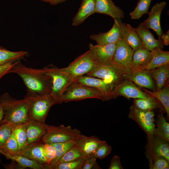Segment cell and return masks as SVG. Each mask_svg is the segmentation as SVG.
<instances>
[{
  "mask_svg": "<svg viewBox=\"0 0 169 169\" xmlns=\"http://www.w3.org/2000/svg\"><path fill=\"white\" fill-rule=\"evenodd\" d=\"M10 73L17 74L22 79L27 89L25 97L50 94L52 79L47 74L45 67L39 69L28 67L19 60Z\"/></svg>",
  "mask_w": 169,
  "mask_h": 169,
  "instance_id": "1",
  "label": "cell"
},
{
  "mask_svg": "<svg viewBox=\"0 0 169 169\" xmlns=\"http://www.w3.org/2000/svg\"><path fill=\"white\" fill-rule=\"evenodd\" d=\"M0 100L3 112V117L0 124L6 123L14 126L28 121L27 98L17 100L5 92L0 96Z\"/></svg>",
  "mask_w": 169,
  "mask_h": 169,
  "instance_id": "2",
  "label": "cell"
},
{
  "mask_svg": "<svg viewBox=\"0 0 169 169\" xmlns=\"http://www.w3.org/2000/svg\"><path fill=\"white\" fill-rule=\"evenodd\" d=\"M25 98L28 100V120L45 122L50 108L55 105L50 94Z\"/></svg>",
  "mask_w": 169,
  "mask_h": 169,
  "instance_id": "3",
  "label": "cell"
},
{
  "mask_svg": "<svg viewBox=\"0 0 169 169\" xmlns=\"http://www.w3.org/2000/svg\"><path fill=\"white\" fill-rule=\"evenodd\" d=\"M47 74L52 81L51 91L50 94L53 98L55 105L61 104L63 102V94L70 84L74 80L53 65L45 67Z\"/></svg>",
  "mask_w": 169,
  "mask_h": 169,
  "instance_id": "4",
  "label": "cell"
},
{
  "mask_svg": "<svg viewBox=\"0 0 169 169\" xmlns=\"http://www.w3.org/2000/svg\"><path fill=\"white\" fill-rule=\"evenodd\" d=\"M79 130L73 129L69 125H63L58 126L49 125L41 140L44 143L52 144L75 141L80 135Z\"/></svg>",
  "mask_w": 169,
  "mask_h": 169,
  "instance_id": "5",
  "label": "cell"
},
{
  "mask_svg": "<svg viewBox=\"0 0 169 169\" xmlns=\"http://www.w3.org/2000/svg\"><path fill=\"white\" fill-rule=\"evenodd\" d=\"M127 73L125 69L112 62L109 64L97 65L85 75L104 79L115 85L121 82Z\"/></svg>",
  "mask_w": 169,
  "mask_h": 169,
  "instance_id": "6",
  "label": "cell"
},
{
  "mask_svg": "<svg viewBox=\"0 0 169 169\" xmlns=\"http://www.w3.org/2000/svg\"><path fill=\"white\" fill-rule=\"evenodd\" d=\"M97 65L89 50L76 58L68 66L60 69L74 80L86 74Z\"/></svg>",
  "mask_w": 169,
  "mask_h": 169,
  "instance_id": "7",
  "label": "cell"
},
{
  "mask_svg": "<svg viewBox=\"0 0 169 169\" xmlns=\"http://www.w3.org/2000/svg\"><path fill=\"white\" fill-rule=\"evenodd\" d=\"M88 98L102 100L101 94L95 88L74 81L68 86L63 95V102L77 101Z\"/></svg>",
  "mask_w": 169,
  "mask_h": 169,
  "instance_id": "8",
  "label": "cell"
},
{
  "mask_svg": "<svg viewBox=\"0 0 169 169\" xmlns=\"http://www.w3.org/2000/svg\"><path fill=\"white\" fill-rule=\"evenodd\" d=\"M130 109L128 118L136 122L146 133L147 136L153 135L156 126L154 122V112L152 110H143L133 104L131 105Z\"/></svg>",
  "mask_w": 169,
  "mask_h": 169,
  "instance_id": "9",
  "label": "cell"
},
{
  "mask_svg": "<svg viewBox=\"0 0 169 169\" xmlns=\"http://www.w3.org/2000/svg\"><path fill=\"white\" fill-rule=\"evenodd\" d=\"M147 139L145 154L149 165L157 156H162L169 161V141L154 135L147 136Z\"/></svg>",
  "mask_w": 169,
  "mask_h": 169,
  "instance_id": "10",
  "label": "cell"
},
{
  "mask_svg": "<svg viewBox=\"0 0 169 169\" xmlns=\"http://www.w3.org/2000/svg\"><path fill=\"white\" fill-rule=\"evenodd\" d=\"M112 93L115 98L121 96L128 99L131 98L146 99L152 97L126 78L115 86Z\"/></svg>",
  "mask_w": 169,
  "mask_h": 169,
  "instance_id": "11",
  "label": "cell"
},
{
  "mask_svg": "<svg viewBox=\"0 0 169 169\" xmlns=\"http://www.w3.org/2000/svg\"><path fill=\"white\" fill-rule=\"evenodd\" d=\"M74 81L98 90L102 95V101L115 98L112 93L115 85L104 79L83 75L77 78Z\"/></svg>",
  "mask_w": 169,
  "mask_h": 169,
  "instance_id": "12",
  "label": "cell"
},
{
  "mask_svg": "<svg viewBox=\"0 0 169 169\" xmlns=\"http://www.w3.org/2000/svg\"><path fill=\"white\" fill-rule=\"evenodd\" d=\"M134 51L121 38L116 43L113 62L126 70L131 72Z\"/></svg>",
  "mask_w": 169,
  "mask_h": 169,
  "instance_id": "13",
  "label": "cell"
},
{
  "mask_svg": "<svg viewBox=\"0 0 169 169\" xmlns=\"http://www.w3.org/2000/svg\"><path fill=\"white\" fill-rule=\"evenodd\" d=\"M89 48L97 65L112 62L116 48V43L103 45L97 44L95 45L90 43Z\"/></svg>",
  "mask_w": 169,
  "mask_h": 169,
  "instance_id": "14",
  "label": "cell"
},
{
  "mask_svg": "<svg viewBox=\"0 0 169 169\" xmlns=\"http://www.w3.org/2000/svg\"><path fill=\"white\" fill-rule=\"evenodd\" d=\"M122 23L121 19H114L113 25L109 30L105 33L91 34L90 38L99 44L116 43L121 38Z\"/></svg>",
  "mask_w": 169,
  "mask_h": 169,
  "instance_id": "15",
  "label": "cell"
},
{
  "mask_svg": "<svg viewBox=\"0 0 169 169\" xmlns=\"http://www.w3.org/2000/svg\"><path fill=\"white\" fill-rule=\"evenodd\" d=\"M166 5L164 1L156 3L148 13L147 18L142 22L146 28L153 30L158 36V39H161V36L163 33L161 27L160 18L161 12Z\"/></svg>",
  "mask_w": 169,
  "mask_h": 169,
  "instance_id": "16",
  "label": "cell"
},
{
  "mask_svg": "<svg viewBox=\"0 0 169 169\" xmlns=\"http://www.w3.org/2000/svg\"><path fill=\"white\" fill-rule=\"evenodd\" d=\"M125 78L130 80L140 88L156 91L155 82L148 71L144 69L134 70L126 74Z\"/></svg>",
  "mask_w": 169,
  "mask_h": 169,
  "instance_id": "17",
  "label": "cell"
},
{
  "mask_svg": "<svg viewBox=\"0 0 169 169\" xmlns=\"http://www.w3.org/2000/svg\"><path fill=\"white\" fill-rule=\"evenodd\" d=\"M49 126V125L46 124L45 122L28 120L26 124L27 136L26 146L41 140Z\"/></svg>",
  "mask_w": 169,
  "mask_h": 169,
  "instance_id": "18",
  "label": "cell"
},
{
  "mask_svg": "<svg viewBox=\"0 0 169 169\" xmlns=\"http://www.w3.org/2000/svg\"><path fill=\"white\" fill-rule=\"evenodd\" d=\"M44 144L41 140L27 145L20 150L17 154L36 161L41 164L47 165L42 151Z\"/></svg>",
  "mask_w": 169,
  "mask_h": 169,
  "instance_id": "19",
  "label": "cell"
},
{
  "mask_svg": "<svg viewBox=\"0 0 169 169\" xmlns=\"http://www.w3.org/2000/svg\"><path fill=\"white\" fill-rule=\"evenodd\" d=\"M135 29L146 49L152 51L158 48L162 49L164 45L161 39H155L152 33L144 26L142 23Z\"/></svg>",
  "mask_w": 169,
  "mask_h": 169,
  "instance_id": "20",
  "label": "cell"
},
{
  "mask_svg": "<svg viewBox=\"0 0 169 169\" xmlns=\"http://www.w3.org/2000/svg\"><path fill=\"white\" fill-rule=\"evenodd\" d=\"M95 13L106 14L114 19L123 18L125 13L112 0H96Z\"/></svg>",
  "mask_w": 169,
  "mask_h": 169,
  "instance_id": "21",
  "label": "cell"
},
{
  "mask_svg": "<svg viewBox=\"0 0 169 169\" xmlns=\"http://www.w3.org/2000/svg\"><path fill=\"white\" fill-rule=\"evenodd\" d=\"M121 38L134 51L145 48L135 28L129 23H122Z\"/></svg>",
  "mask_w": 169,
  "mask_h": 169,
  "instance_id": "22",
  "label": "cell"
},
{
  "mask_svg": "<svg viewBox=\"0 0 169 169\" xmlns=\"http://www.w3.org/2000/svg\"><path fill=\"white\" fill-rule=\"evenodd\" d=\"M96 0H82L78 11L73 18L72 24L77 26L90 16L95 13Z\"/></svg>",
  "mask_w": 169,
  "mask_h": 169,
  "instance_id": "23",
  "label": "cell"
},
{
  "mask_svg": "<svg viewBox=\"0 0 169 169\" xmlns=\"http://www.w3.org/2000/svg\"><path fill=\"white\" fill-rule=\"evenodd\" d=\"M104 141L94 136H87L81 134L74 142L86 156L93 154L99 146Z\"/></svg>",
  "mask_w": 169,
  "mask_h": 169,
  "instance_id": "24",
  "label": "cell"
},
{
  "mask_svg": "<svg viewBox=\"0 0 169 169\" xmlns=\"http://www.w3.org/2000/svg\"><path fill=\"white\" fill-rule=\"evenodd\" d=\"M148 71L155 82L156 91L161 90L165 84H169V64L161 66Z\"/></svg>",
  "mask_w": 169,
  "mask_h": 169,
  "instance_id": "25",
  "label": "cell"
},
{
  "mask_svg": "<svg viewBox=\"0 0 169 169\" xmlns=\"http://www.w3.org/2000/svg\"><path fill=\"white\" fill-rule=\"evenodd\" d=\"M153 52L145 48L139 49L134 52L131 71L138 69L148 64L153 56Z\"/></svg>",
  "mask_w": 169,
  "mask_h": 169,
  "instance_id": "26",
  "label": "cell"
},
{
  "mask_svg": "<svg viewBox=\"0 0 169 169\" xmlns=\"http://www.w3.org/2000/svg\"><path fill=\"white\" fill-rule=\"evenodd\" d=\"M152 51L153 56L150 61L146 65L138 69H144L148 71L165 64H169V52L163 51L160 48Z\"/></svg>",
  "mask_w": 169,
  "mask_h": 169,
  "instance_id": "27",
  "label": "cell"
},
{
  "mask_svg": "<svg viewBox=\"0 0 169 169\" xmlns=\"http://www.w3.org/2000/svg\"><path fill=\"white\" fill-rule=\"evenodd\" d=\"M6 157L16 162L21 168L49 169V166L41 164L36 161L30 159L17 154H6Z\"/></svg>",
  "mask_w": 169,
  "mask_h": 169,
  "instance_id": "28",
  "label": "cell"
},
{
  "mask_svg": "<svg viewBox=\"0 0 169 169\" xmlns=\"http://www.w3.org/2000/svg\"><path fill=\"white\" fill-rule=\"evenodd\" d=\"M143 91L157 100L163 106L167 118H169V85L165 84L162 88L158 91H151L144 88H141Z\"/></svg>",
  "mask_w": 169,
  "mask_h": 169,
  "instance_id": "29",
  "label": "cell"
},
{
  "mask_svg": "<svg viewBox=\"0 0 169 169\" xmlns=\"http://www.w3.org/2000/svg\"><path fill=\"white\" fill-rule=\"evenodd\" d=\"M133 104L139 109L145 111H150L155 109H159L165 112L164 109L161 103L152 96L148 99H134Z\"/></svg>",
  "mask_w": 169,
  "mask_h": 169,
  "instance_id": "30",
  "label": "cell"
},
{
  "mask_svg": "<svg viewBox=\"0 0 169 169\" xmlns=\"http://www.w3.org/2000/svg\"><path fill=\"white\" fill-rule=\"evenodd\" d=\"M28 53L25 51H12L0 46V66L19 60Z\"/></svg>",
  "mask_w": 169,
  "mask_h": 169,
  "instance_id": "31",
  "label": "cell"
},
{
  "mask_svg": "<svg viewBox=\"0 0 169 169\" xmlns=\"http://www.w3.org/2000/svg\"><path fill=\"white\" fill-rule=\"evenodd\" d=\"M162 111L157 115L156 125L153 135L169 141V123L166 121Z\"/></svg>",
  "mask_w": 169,
  "mask_h": 169,
  "instance_id": "32",
  "label": "cell"
},
{
  "mask_svg": "<svg viewBox=\"0 0 169 169\" xmlns=\"http://www.w3.org/2000/svg\"><path fill=\"white\" fill-rule=\"evenodd\" d=\"M85 156L80 148L75 144L60 157L56 163L55 167L61 163L77 160Z\"/></svg>",
  "mask_w": 169,
  "mask_h": 169,
  "instance_id": "33",
  "label": "cell"
},
{
  "mask_svg": "<svg viewBox=\"0 0 169 169\" xmlns=\"http://www.w3.org/2000/svg\"><path fill=\"white\" fill-rule=\"evenodd\" d=\"M55 147L56 155L55 158L49 165V169H54L55 164L60 157L75 144L74 141H71L64 143L50 144Z\"/></svg>",
  "mask_w": 169,
  "mask_h": 169,
  "instance_id": "34",
  "label": "cell"
},
{
  "mask_svg": "<svg viewBox=\"0 0 169 169\" xmlns=\"http://www.w3.org/2000/svg\"><path fill=\"white\" fill-rule=\"evenodd\" d=\"M26 123L21 124L13 127L12 131L18 144L19 151L25 146L27 144Z\"/></svg>",
  "mask_w": 169,
  "mask_h": 169,
  "instance_id": "35",
  "label": "cell"
},
{
  "mask_svg": "<svg viewBox=\"0 0 169 169\" xmlns=\"http://www.w3.org/2000/svg\"><path fill=\"white\" fill-rule=\"evenodd\" d=\"M151 1L150 0H139L134 10L129 13L131 19H138L146 14H148Z\"/></svg>",
  "mask_w": 169,
  "mask_h": 169,
  "instance_id": "36",
  "label": "cell"
},
{
  "mask_svg": "<svg viewBox=\"0 0 169 169\" xmlns=\"http://www.w3.org/2000/svg\"><path fill=\"white\" fill-rule=\"evenodd\" d=\"M19 151L18 144L13 133L4 145L0 147V153L6 154H17Z\"/></svg>",
  "mask_w": 169,
  "mask_h": 169,
  "instance_id": "37",
  "label": "cell"
},
{
  "mask_svg": "<svg viewBox=\"0 0 169 169\" xmlns=\"http://www.w3.org/2000/svg\"><path fill=\"white\" fill-rule=\"evenodd\" d=\"M85 156L81 159L68 162L61 163L54 169H82Z\"/></svg>",
  "mask_w": 169,
  "mask_h": 169,
  "instance_id": "38",
  "label": "cell"
},
{
  "mask_svg": "<svg viewBox=\"0 0 169 169\" xmlns=\"http://www.w3.org/2000/svg\"><path fill=\"white\" fill-rule=\"evenodd\" d=\"M111 150V147L105 141L99 146L93 154L97 159H102L110 154Z\"/></svg>",
  "mask_w": 169,
  "mask_h": 169,
  "instance_id": "39",
  "label": "cell"
},
{
  "mask_svg": "<svg viewBox=\"0 0 169 169\" xmlns=\"http://www.w3.org/2000/svg\"><path fill=\"white\" fill-rule=\"evenodd\" d=\"M42 151L47 164L49 166L50 162L56 157V153L55 148L51 144L44 143Z\"/></svg>",
  "mask_w": 169,
  "mask_h": 169,
  "instance_id": "40",
  "label": "cell"
},
{
  "mask_svg": "<svg viewBox=\"0 0 169 169\" xmlns=\"http://www.w3.org/2000/svg\"><path fill=\"white\" fill-rule=\"evenodd\" d=\"M149 166L150 169H168L169 161L162 156H157L153 158Z\"/></svg>",
  "mask_w": 169,
  "mask_h": 169,
  "instance_id": "41",
  "label": "cell"
},
{
  "mask_svg": "<svg viewBox=\"0 0 169 169\" xmlns=\"http://www.w3.org/2000/svg\"><path fill=\"white\" fill-rule=\"evenodd\" d=\"M13 127L6 123L0 125V147L4 145L11 135Z\"/></svg>",
  "mask_w": 169,
  "mask_h": 169,
  "instance_id": "42",
  "label": "cell"
},
{
  "mask_svg": "<svg viewBox=\"0 0 169 169\" xmlns=\"http://www.w3.org/2000/svg\"><path fill=\"white\" fill-rule=\"evenodd\" d=\"M96 159L93 154L85 156L82 169H100L97 164Z\"/></svg>",
  "mask_w": 169,
  "mask_h": 169,
  "instance_id": "43",
  "label": "cell"
},
{
  "mask_svg": "<svg viewBox=\"0 0 169 169\" xmlns=\"http://www.w3.org/2000/svg\"><path fill=\"white\" fill-rule=\"evenodd\" d=\"M108 169H123V167L121 164L120 157L117 155H114L112 157Z\"/></svg>",
  "mask_w": 169,
  "mask_h": 169,
  "instance_id": "44",
  "label": "cell"
},
{
  "mask_svg": "<svg viewBox=\"0 0 169 169\" xmlns=\"http://www.w3.org/2000/svg\"><path fill=\"white\" fill-rule=\"evenodd\" d=\"M16 62L0 66V79L5 74L10 73L11 69L15 64Z\"/></svg>",
  "mask_w": 169,
  "mask_h": 169,
  "instance_id": "45",
  "label": "cell"
},
{
  "mask_svg": "<svg viewBox=\"0 0 169 169\" xmlns=\"http://www.w3.org/2000/svg\"><path fill=\"white\" fill-rule=\"evenodd\" d=\"M164 45H168L169 44V30L165 33H163L161 36Z\"/></svg>",
  "mask_w": 169,
  "mask_h": 169,
  "instance_id": "46",
  "label": "cell"
},
{
  "mask_svg": "<svg viewBox=\"0 0 169 169\" xmlns=\"http://www.w3.org/2000/svg\"><path fill=\"white\" fill-rule=\"evenodd\" d=\"M42 1L49 3L52 5H56L63 3L67 0H41Z\"/></svg>",
  "mask_w": 169,
  "mask_h": 169,
  "instance_id": "47",
  "label": "cell"
},
{
  "mask_svg": "<svg viewBox=\"0 0 169 169\" xmlns=\"http://www.w3.org/2000/svg\"><path fill=\"white\" fill-rule=\"evenodd\" d=\"M3 117V112L2 106L0 100V125Z\"/></svg>",
  "mask_w": 169,
  "mask_h": 169,
  "instance_id": "48",
  "label": "cell"
},
{
  "mask_svg": "<svg viewBox=\"0 0 169 169\" xmlns=\"http://www.w3.org/2000/svg\"><path fill=\"white\" fill-rule=\"evenodd\" d=\"M1 159H0V162H1Z\"/></svg>",
  "mask_w": 169,
  "mask_h": 169,
  "instance_id": "49",
  "label": "cell"
},
{
  "mask_svg": "<svg viewBox=\"0 0 169 169\" xmlns=\"http://www.w3.org/2000/svg\"><path fill=\"white\" fill-rule=\"evenodd\" d=\"M150 0L151 1L152 0Z\"/></svg>",
  "mask_w": 169,
  "mask_h": 169,
  "instance_id": "50",
  "label": "cell"
}]
</instances>
